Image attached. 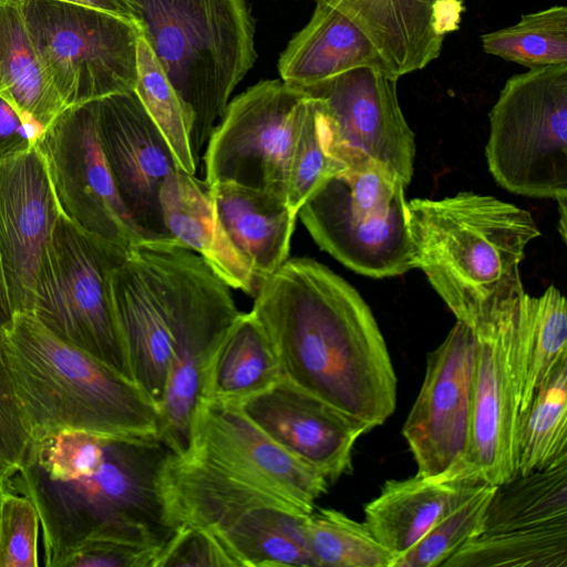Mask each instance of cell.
Here are the masks:
<instances>
[{"mask_svg": "<svg viewBox=\"0 0 567 567\" xmlns=\"http://www.w3.org/2000/svg\"><path fill=\"white\" fill-rule=\"evenodd\" d=\"M408 205L415 268L457 321L474 328L524 291L519 264L540 236L529 212L473 192Z\"/></svg>", "mask_w": 567, "mask_h": 567, "instance_id": "obj_3", "label": "cell"}, {"mask_svg": "<svg viewBox=\"0 0 567 567\" xmlns=\"http://www.w3.org/2000/svg\"><path fill=\"white\" fill-rule=\"evenodd\" d=\"M522 357L519 414L555 365L567 357V303L550 285L540 296L520 293L516 305Z\"/></svg>", "mask_w": 567, "mask_h": 567, "instance_id": "obj_29", "label": "cell"}, {"mask_svg": "<svg viewBox=\"0 0 567 567\" xmlns=\"http://www.w3.org/2000/svg\"><path fill=\"white\" fill-rule=\"evenodd\" d=\"M336 173L322 144L318 101L309 94L290 159L286 200L291 210L298 214L307 198Z\"/></svg>", "mask_w": 567, "mask_h": 567, "instance_id": "obj_37", "label": "cell"}, {"mask_svg": "<svg viewBox=\"0 0 567 567\" xmlns=\"http://www.w3.org/2000/svg\"><path fill=\"white\" fill-rule=\"evenodd\" d=\"M567 567V522L482 533L442 567Z\"/></svg>", "mask_w": 567, "mask_h": 567, "instance_id": "obj_32", "label": "cell"}, {"mask_svg": "<svg viewBox=\"0 0 567 567\" xmlns=\"http://www.w3.org/2000/svg\"><path fill=\"white\" fill-rule=\"evenodd\" d=\"M134 92L168 144L181 169L194 175L197 163L190 147L185 109L142 35L137 43V82Z\"/></svg>", "mask_w": 567, "mask_h": 567, "instance_id": "obj_35", "label": "cell"}, {"mask_svg": "<svg viewBox=\"0 0 567 567\" xmlns=\"http://www.w3.org/2000/svg\"><path fill=\"white\" fill-rule=\"evenodd\" d=\"M152 567H236V564L214 533L178 527L158 548Z\"/></svg>", "mask_w": 567, "mask_h": 567, "instance_id": "obj_40", "label": "cell"}, {"mask_svg": "<svg viewBox=\"0 0 567 567\" xmlns=\"http://www.w3.org/2000/svg\"><path fill=\"white\" fill-rule=\"evenodd\" d=\"M189 122L193 156L257 60L247 0H126Z\"/></svg>", "mask_w": 567, "mask_h": 567, "instance_id": "obj_5", "label": "cell"}, {"mask_svg": "<svg viewBox=\"0 0 567 567\" xmlns=\"http://www.w3.org/2000/svg\"><path fill=\"white\" fill-rule=\"evenodd\" d=\"M271 441L331 484L352 470V451L369 430L281 377L237 405Z\"/></svg>", "mask_w": 567, "mask_h": 567, "instance_id": "obj_20", "label": "cell"}, {"mask_svg": "<svg viewBox=\"0 0 567 567\" xmlns=\"http://www.w3.org/2000/svg\"><path fill=\"white\" fill-rule=\"evenodd\" d=\"M357 68H373L388 75L365 34L323 3H316L309 21L293 34L278 59L280 80L305 92Z\"/></svg>", "mask_w": 567, "mask_h": 567, "instance_id": "obj_24", "label": "cell"}, {"mask_svg": "<svg viewBox=\"0 0 567 567\" xmlns=\"http://www.w3.org/2000/svg\"><path fill=\"white\" fill-rule=\"evenodd\" d=\"M42 131L0 95V165L35 147Z\"/></svg>", "mask_w": 567, "mask_h": 567, "instance_id": "obj_42", "label": "cell"}, {"mask_svg": "<svg viewBox=\"0 0 567 567\" xmlns=\"http://www.w3.org/2000/svg\"><path fill=\"white\" fill-rule=\"evenodd\" d=\"M404 182L375 164L340 171L298 212L317 245L351 270L372 278L415 268Z\"/></svg>", "mask_w": 567, "mask_h": 567, "instance_id": "obj_6", "label": "cell"}, {"mask_svg": "<svg viewBox=\"0 0 567 567\" xmlns=\"http://www.w3.org/2000/svg\"><path fill=\"white\" fill-rule=\"evenodd\" d=\"M567 522V462L497 485L483 533L533 528Z\"/></svg>", "mask_w": 567, "mask_h": 567, "instance_id": "obj_31", "label": "cell"}, {"mask_svg": "<svg viewBox=\"0 0 567 567\" xmlns=\"http://www.w3.org/2000/svg\"><path fill=\"white\" fill-rule=\"evenodd\" d=\"M39 527L32 501L25 495L7 492L0 508V567L39 566Z\"/></svg>", "mask_w": 567, "mask_h": 567, "instance_id": "obj_38", "label": "cell"}, {"mask_svg": "<svg viewBox=\"0 0 567 567\" xmlns=\"http://www.w3.org/2000/svg\"><path fill=\"white\" fill-rule=\"evenodd\" d=\"M308 99L307 92L282 80H262L238 94L208 140L205 181L286 199L292 147Z\"/></svg>", "mask_w": 567, "mask_h": 567, "instance_id": "obj_11", "label": "cell"}, {"mask_svg": "<svg viewBox=\"0 0 567 567\" xmlns=\"http://www.w3.org/2000/svg\"><path fill=\"white\" fill-rule=\"evenodd\" d=\"M491 55L528 69L567 64V7L523 14L513 25L481 37Z\"/></svg>", "mask_w": 567, "mask_h": 567, "instance_id": "obj_34", "label": "cell"}, {"mask_svg": "<svg viewBox=\"0 0 567 567\" xmlns=\"http://www.w3.org/2000/svg\"><path fill=\"white\" fill-rule=\"evenodd\" d=\"M396 82L380 70L357 68L307 91L318 101L322 144L337 173L375 164L410 184L415 135Z\"/></svg>", "mask_w": 567, "mask_h": 567, "instance_id": "obj_12", "label": "cell"}, {"mask_svg": "<svg viewBox=\"0 0 567 567\" xmlns=\"http://www.w3.org/2000/svg\"><path fill=\"white\" fill-rule=\"evenodd\" d=\"M182 454L265 489L309 515L330 483L261 432L237 405L203 399Z\"/></svg>", "mask_w": 567, "mask_h": 567, "instance_id": "obj_15", "label": "cell"}, {"mask_svg": "<svg viewBox=\"0 0 567 567\" xmlns=\"http://www.w3.org/2000/svg\"><path fill=\"white\" fill-rule=\"evenodd\" d=\"M488 169L509 193L567 196V64L511 76L489 114Z\"/></svg>", "mask_w": 567, "mask_h": 567, "instance_id": "obj_8", "label": "cell"}, {"mask_svg": "<svg viewBox=\"0 0 567 567\" xmlns=\"http://www.w3.org/2000/svg\"><path fill=\"white\" fill-rule=\"evenodd\" d=\"M29 443L7 360L6 328L0 324V477L8 485L20 468Z\"/></svg>", "mask_w": 567, "mask_h": 567, "instance_id": "obj_39", "label": "cell"}, {"mask_svg": "<svg viewBox=\"0 0 567 567\" xmlns=\"http://www.w3.org/2000/svg\"><path fill=\"white\" fill-rule=\"evenodd\" d=\"M9 485L0 477V508H1V502L7 492H9Z\"/></svg>", "mask_w": 567, "mask_h": 567, "instance_id": "obj_46", "label": "cell"}, {"mask_svg": "<svg viewBox=\"0 0 567 567\" xmlns=\"http://www.w3.org/2000/svg\"><path fill=\"white\" fill-rule=\"evenodd\" d=\"M130 249L61 214L40 267L32 315L64 342L133 381L111 290V275Z\"/></svg>", "mask_w": 567, "mask_h": 567, "instance_id": "obj_7", "label": "cell"}, {"mask_svg": "<svg viewBox=\"0 0 567 567\" xmlns=\"http://www.w3.org/2000/svg\"><path fill=\"white\" fill-rule=\"evenodd\" d=\"M159 207L173 239L198 254L230 288L255 296L258 282L224 230L206 181L171 173L159 190Z\"/></svg>", "mask_w": 567, "mask_h": 567, "instance_id": "obj_22", "label": "cell"}, {"mask_svg": "<svg viewBox=\"0 0 567 567\" xmlns=\"http://www.w3.org/2000/svg\"><path fill=\"white\" fill-rule=\"evenodd\" d=\"M0 95L41 131L65 109L45 76L21 2L0 0Z\"/></svg>", "mask_w": 567, "mask_h": 567, "instance_id": "obj_27", "label": "cell"}, {"mask_svg": "<svg viewBox=\"0 0 567 567\" xmlns=\"http://www.w3.org/2000/svg\"><path fill=\"white\" fill-rule=\"evenodd\" d=\"M169 453L157 437L62 431L31 440L9 488L35 506L44 565L63 567L79 546L105 535L162 546L173 533L158 493Z\"/></svg>", "mask_w": 567, "mask_h": 567, "instance_id": "obj_2", "label": "cell"}, {"mask_svg": "<svg viewBox=\"0 0 567 567\" xmlns=\"http://www.w3.org/2000/svg\"><path fill=\"white\" fill-rule=\"evenodd\" d=\"M35 147L66 219L126 248L145 241L118 197L102 153L95 101L65 107L40 133Z\"/></svg>", "mask_w": 567, "mask_h": 567, "instance_id": "obj_14", "label": "cell"}, {"mask_svg": "<svg viewBox=\"0 0 567 567\" xmlns=\"http://www.w3.org/2000/svg\"><path fill=\"white\" fill-rule=\"evenodd\" d=\"M158 548L130 537L99 536L79 546L63 567H152Z\"/></svg>", "mask_w": 567, "mask_h": 567, "instance_id": "obj_41", "label": "cell"}, {"mask_svg": "<svg viewBox=\"0 0 567 567\" xmlns=\"http://www.w3.org/2000/svg\"><path fill=\"white\" fill-rule=\"evenodd\" d=\"M210 193L224 230L257 282L269 278L288 260L298 214L266 190L221 183Z\"/></svg>", "mask_w": 567, "mask_h": 567, "instance_id": "obj_25", "label": "cell"}, {"mask_svg": "<svg viewBox=\"0 0 567 567\" xmlns=\"http://www.w3.org/2000/svg\"><path fill=\"white\" fill-rule=\"evenodd\" d=\"M96 132L118 197L145 240L176 241L164 225L159 190L182 171L136 93L95 100Z\"/></svg>", "mask_w": 567, "mask_h": 567, "instance_id": "obj_18", "label": "cell"}, {"mask_svg": "<svg viewBox=\"0 0 567 567\" xmlns=\"http://www.w3.org/2000/svg\"><path fill=\"white\" fill-rule=\"evenodd\" d=\"M518 298L473 328L476 350L470 440L463 458L445 472L476 484L497 486L517 476L516 432L522 386Z\"/></svg>", "mask_w": 567, "mask_h": 567, "instance_id": "obj_13", "label": "cell"}, {"mask_svg": "<svg viewBox=\"0 0 567 567\" xmlns=\"http://www.w3.org/2000/svg\"><path fill=\"white\" fill-rule=\"evenodd\" d=\"M177 241L145 240L111 275L117 327L133 381L157 405L171 359V260Z\"/></svg>", "mask_w": 567, "mask_h": 567, "instance_id": "obj_17", "label": "cell"}, {"mask_svg": "<svg viewBox=\"0 0 567 567\" xmlns=\"http://www.w3.org/2000/svg\"><path fill=\"white\" fill-rule=\"evenodd\" d=\"M558 204V233L564 243H566L567 235V196H561L556 199Z\"/></svg>", "mask_w": 567, "mask_h": 567, "instance_id": "obj_45", "label": "cell"}, {"mask_svg": "<svg viewBox=\"0 0 567 567\" xmlns=\"http://www.w3.org/2000/svg\"><path fill=\"white\" fill-rule=\"evenodd\" d=\"M6 352L27 432L158 439V409L131 379L69 344L32 313L6 327Z\"/></svg>", "mask_w": 567, "mask_h": 567, "instance_id": "obj_4", "label": "cell"}, {"mask_svg": "<svg viewBox=\"0 0 567 567\" xmlns=\"http://www.w3.org/2000/svg\"><path fill=\"white\" fill-rule=\"evenodd\" d=\"M239 315L230 287L198 254L179 248L171 281V359L158 405V440L173 453L188 447L208 370Z\"/></svg>", "mask_w": 567, "mask_h": 567, "instance_id": "obj_10", "label": "cell"}, {"mask_svg": "<svg viewBox=\"0 0 567 567\" xmlns=\"http://www.w3.org/2000/svg\"><path fill=\"white\" fill-rule=\"evenodd\" d=\"M347 17L371 41L394 80L420 71L457 31L462 0H315Z\"/></svg>", "mask_w": 567, "mask_h": 567, "instance_id": "obj_21", "label": "cell"}, {"mask_svg": "<svg viewBox=\"0 0 567 567\" xmlns=\"http://www.w3.org/2000/svg\"><path fill=\"white\" fill-rule=\"evenodd\" d=\"M496 486L481 485L467 499L437 520L392 567H442L460 548L480 536Z\"/></svg>", "mask_w": 567, "mask_h": 567, "instance_id": "obj_36", "label": "cell"}, {"mask_svg": "<svg viewBox=\"0 0 567 567\" xmlns=\"http://www.w3.org/2000/svg\"><path fill=\"white\" fill-rule=\"evenodd\" d=\"M566 462L567 357H564L518 416L517 475L548 470Z\"/></svg>", "mask_w": 567, "mask_h": 567, "instance_id": "obj_30", "label": "cell"}, {"mask_svg": "<svg viewBox=\"0 0 567 567\" xmlns=\"http://www.w3.org/2000/svg\"><path fill=\"white\" fill-rule=\"evenodd\" d=\"M281 377L266 332L251 312H240L210 364L200 400L239 405Z\"/></svg>", "mask_w": 567, "mask_h": 567, "instance_id": "obj_26", "label": "cell"}, {"mask_svg": "<svg viewBox=\"0 0 567 567\" xmlns=\"http://www.w3.org/2000/svg\"><path fill=\"white\" fill-rule=\"evenodd\" d=\"M481 485L446 472L435 475L416 472L408 478L388 480L379 495L365 504L364 523L395 559Z\"/></svg>", "mask_w": 567, "mask_h": 567, "instance_id": "obj_23", "label": "cell"}, {"mask_svg": "<svg viewBox=\"0 0 567 567\" xmlns=\"http://www.w3.org/2000/svg\"><path fill=\"white\" fill-rule=\"evenodd\" d=\"M20 2L42 70L65 107L135 90L137 24L75 2Z\"/></svg>", "mask_w": 567, "mask_h": 567, "instance_id": "obj_9", "label": "cell"}, {"mask_svg": "<svg viewBox=\"0 0 567 567\" xmlns=\"http://www.w3.org/2000/svg\"><path fill=\"white\" fill-rule=\"evenodd\" d=\"M60 215L37 147L0 165V257L14 316L33 311L40 267Z\"/></svg>", "mask_w": 567, "mask_h": 567, "instance_id": "obj_19", "label": "cell"}, {"mask_svg": "<svg viewBox=\"0 0 567 567\" xmlns=\"http://www.w3.org/2000/svg\"><path fill=\"white\" fill-rule=\"evenodd\" d=\"M305 534L313 567H392L394 555L368 525L334 508L313 509Z\"/></svg>", "mask_w": 567, "mask_h": 567, "instance_id": "obj_33", "label": "cell"}, {"mask_svg": "<svg viewBox=\"0 0 567 567\" xmlns=\"http://www.w3.org/2000/svg\"><path fill=\"white\" fill-rule=\"evenodd\" d=\"M307 516L259 506L214 534L236 567H313L305 534Z\"/></svg>", "mask_w": 567, "mask_h": 567, "instance_id": "obj_28", "label": "cell"}, {"mask_svg": "<svg viewBox=\"0 0 567 567\" xmlns=\"http://www.w3.org/2000/svg\"><path fill=\"white\" fill-rule=\"evenodd\" d=\"M22 1V0H14ZM96 8L137 24L126 0H62ZM138 25V24H137ZM140 27V25H138Z\"/></svg>", "mask_w": 567, "mask_h": 567, "instance_id": "obj_43", "label": "cell"}, {"mask_svg": "<svg viewBox=\"0 0 567 567\" xmlns=\"http://www.w3.org/2000/svg\"><path fill=\"white\" fill-rule=\"evenodd\" d=\"M13 317L14 313L10 305L0 257V324L4 328L8 327L12 322Z\"/></svg>", "mask_w": 567, "mask_h": 567, "instance_id": "obj_44", "label": "cell"}, {"mask_svg": "<svg viewBox=\"0 0 567 567\" xmlns=\"http://www.w3.org/2000/svg\"><path fill=\"white\" fill-rule=\"evenodd\" d=\"M475 350L474 329L456 320L427 354L420 392L402 427L417 473H443L466 453Z\"/></svg>", "mask_w": 567, "mask_h": 567, "instance_id": "obj_16", "label": "cell"}, {"mask_svg": "<svg viewBox=\"0 0 567 567\" xmlns=\"http://www.w3.org/2000/svg\"><path fill=\"white\" fill-rule=\"evenodd\" d=\"M282 377L367 426L394 412L398 378L360 293L319 261L297 257L258 284L250 311Z\"/></svg>", "mask_w": 567, "mask_h": 567, "instance_id": "obj_1", "label": "cell"}]
</instances>
